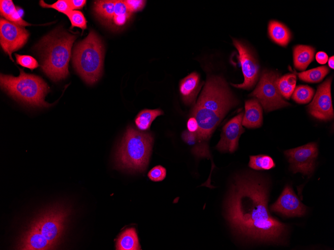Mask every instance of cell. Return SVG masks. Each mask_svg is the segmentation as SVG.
I'll list each match as a JSON object with an SVG mask.
<instances>
[{
	"label": "cell",
	"mask_w": 334,
	"mask_h": 250,
	"mask_svg": "<svg viewBox=\"0 0 334 250\" xmlns=\"http://www.w3.org/2000/svg\"><path fill=\"white\" fill-rule=\"evenodd\" d=\"M296 76L294 73L286 74L280 77L276 81V85L281 95L289 99L292 94L296 85Z\"/></svg>",
	"instance_id": "21"
},
{
	"label": "cell",
	"mask_w": 334,
	"mask_h": 250,
	"mask_svg": "<svg viewBox=\"0 0 334 250\" xmlns=\"http://www.w3.org/2000/svg\"><path fill=\"white\" fill-rule=\"evenodd\" d=\"M16 62L20 65L32 70L37 68L39 64L36 60L32 56L28 55L14 54Z\"/></svg>",
	"instance_id": "29"
},
{
	"label": "cell",
	"mask_w": 334,
	"mask_h": 250,
	"mask_svg": "<svg viewBox=\"0 0 334 250\" xmlns=\"http://www.w3.org/2000/svg\"><path fill=\"white\" fill-rule=\"evenodd\" d=\"M66 15L71 22L72 28L77 27L81 28L82 31L86 28V20L80 10H71Z\"/></svg>",
	"instance_id": "27"
},
{
	"label": "cell",
	"mask_w": 334,
	"mask_h": 250,
	"mask_svg": "<svg viewBox=\"0 0 334 250\" xmlns=\"http://www.w3.org/2000/svg\"><path fill=\"white\" fill-rule=\"evenodd\" d=\"M248 166L256 170H267L274 168L276 164L270 156L258 155L250 156Z\"/></svg>",
	"instance_id": "24"
},
{
	"label": "cell",
	"mask_w": 334,
	"mask_h": 250,
	"mask_svg": "<svg viewBox=\"0 0 334 250\" xmlns=\"http://www.w3.org/2000/svg\"><path fill=\"white\" fill-rule=\"evenodd\" d=\"M316 59L318 63L321 64H325L328 60L327 54L324 51H319L316 55Z\"/></svg>",
	"instance_id": "34"
},
{
	"label": "cell",
	"mask_w": 334,
	"mask_h": 250,
	"mask_svg": "<svg viewBox=\"0 0 334 250\" xmlns=\"http://www.w3.org/2000/svg\"><path fill=\"white\" fill-rule=\"evenodd\" d=\"M128 8L131 12L142 10L146 4V0H124Z\"/></svg>",
	"instance_id": "31"
},
{
	"label": "cell",
	"mask_w": 334,
	"mask_h": 250,
	"mask_svg": "<svg viewBox=\"0 0 334 250\" xmlns=\"http://www.w3.org/2000/svg\"><path fill=\"white\" fill-rule=\"evenodd\" d=\"M331 83L332 78L330 77L318 86L313 100L308 106L309 113L318 119L326 121L334 118Z\"/></svg>",
	"instance_id": "11"
},
{
	"label": "cell",
	"mask_w": 334,
	"mask_h": 250,
	"mask_svg": "<svg viewBox=\"0 0 334 250\" xmlns=\"http://www.w3.org/2000/svg\"><path fill=\"white\" fill-rule=\"evenodd\" d=\"M76 38V36L68 33H54L44 37L40 41L39 45L42 56L41 67L52 80L58 81L68 75L71 49Z\"/></svg>",
	"instance_id": "3"
},
{
	"label": "cell",
	"mask_w": 334,
	"mask_h": 250,
	"mask_svg": "<svg viewBox=\"0 0 334 250\" xmlns=\"http://www.w3.org/2000/svg\"><path fill=\"white\" fill-rule=\"evenodd\" d=\"M0 37L4 51L13 60L12 53L24 46L28 41L29 33L23 26L1 17Z\"/></svg>",
	"instance_id": "9"
},
{
	"label": "cell",
	"mask_w": 334,
	"mask_h": 250,
	"mask_svg": "<svg viewBox=\"0 0 334 250\" xmlns=\"http://www.w3.org/2000/svg\"><path fill=\"white\" fill-rule=\"evenodd\" d=\"M334 56H332L329 58L328 60V64L329 67L332 69H334Z\"/></svg>",
	"instance_id": "35"
},
{
	"label": "cell",
	"mask_w": 334,
	"mask_h": 250,
	"mask_svg": "<svg viewBox=\"0 0 334 250\" xmlns=\"http://www.w3.org/2000/svg\"><path fill=\"white\" fill-rule=\"evenodd\" d=\"M70 7L72 10L76 9H80L86 4V0H68Z\"/></svg>",
	"instance_id": "33"
},
{
	"label": "cell",
	"mask_w": 334,
	"mask_h": 250,
	"mask_svg": "<svg viewBox=\"0 0 334 250\" xmlns=\"http://www.w3.org/2000/svg\"><path fill=\"white\" fill-rule=\"evenodd\" d=\"M270 210L287 217H300L306 213V207L287 185L276 202L270 206Z\"/></svg>",
	"instance_id": "12"
},
{
	"label": "cell",
	"mask_w": 334,
	"mask_h": 250,
	"mask_svg": "<svg viewBox=\"0 0 334 250\" xmlns=\"http://www.w3.org/2000/svg\"><path fill=\"white\" fill-rule=\"evenodd\" d=\"M17 77L0 74V86L8 94L23 103L37 107H48L44 97L50 89L40 77L28 74L20 69Z\"/></svg>",
	"instance_id": "6"
},
{
	"label": "cell",
	"mask_w": 334,
	"mask_h": 250,
	"mask_svg": "<svg viewBox=\"0 0 334 250\" xmlns=\"http://www.w3.org/2000/svg\"><path fill=\"white\" fill-rule=\"evenodd\" d=\"M278 73L264 70L256 89L250 94L260 103L266 112H270L290 104L284 100L276 85Z\"/></svg>",
	"instance_id": "7"
},
{
	"label": "cell",
	"mask_w": 334,
	"mask_h": 250,
	"mask_svg": "<svg viewBox=\"0 0 334 250\" xmlns=\"http://www.w3.org/2000/svg\"><path fill=\"white\" fill-rule=\"evenodd\" d=\"M245 112L242 117V125L248 128H258L262 125V109L256 99L245 102Z\"/></svg>",
	"instance_id": "15"
},
{
	"label": "cell",
	"mask_w": 334,
	"mask_h": 250,
	"mask_svg": "<svg viewBox=\"0 0 334 250\" xmlns=\"http://www.w3.org/2000/svg\"><path fill=\"white\" fill-rule=\"evenodd\" d=\"M328 72L329 69L326 66H322L300 73L294 71V73L304 81L317 83L322 81Z\"/></svg>",
	"instance_id": "23"
},
{
	"label": "cell",
	"mask_w": 334,
	"mask_h": 250,
	"mask_svg": "<svg viewBox=\"0 0 334 250\" xmlns=\"http://www.w3.org/2000/svg\"><path fill=\"white\" fill-rule=\"evenodd\" d=\"M233 43L238 52L239 60L244 76V81L240 84L232 83V85L236 88L250 89L254 85L258 79V63L249 49L244 43L236 39H233Z\"/></svg>",
	"instance_id": "10"
},
{
	"label": "cell",
	"mask_w": 334,
	"mask_h": 250,
	"mask_svg": "<svg viewBox=\"0 0 334 250\" xmlns=\"http://www.w3.org/2000/svg\"><path fill=\"white\" fill-rule=\"evenodd\" d=\"M201 86L200 75L196 72L190 73L180 80L179 90L186 104L190 105L194 102Z\"/></svg>",
	"instance_id": "14"
},
{
	"label": "cell",
	"mask_w": 334,
	"mask_h": 250,
	"mask_svg": "<svg viewBox=\"0 0 334 250\" xmlns=\"http://www.w3.org/2000/svg\"><path fill=\"white\" fill-rule=\"evenodd\" d=\"M188 131L191 133H197L199 130L198 123L194 117L191 116L186 124Z\"/></svg>",
	"instance_id": "32"
},
{
	"label": "cell",
	"mask_w": 334,
	"mask_h": 250,
	"mask_svg": "<svg viewBox=\"0 0 334 250\" xmlns=\"http://www.w3.org/2000/svg\"><path fill=\"white\" fill-rule=\"evenodd\" d=\"M104 55L102 41L92 30L74 47L72 62L76 71L86 83L92 84L100 78Z\"/></svg>",
	"instance_id": "5"
},
{
	"label": "cell",
	"mask_w": 334,
	"mask_h": 250,
	"mask_svg": "<svg viewBox=\"0 0 334 250\" xmlns=\"http://www.w3.org/2000/svg\"><path fill=\"white\" fill-rule=\"evenodd\" d=\"M153 141L151 133L128 127L116 153L117 166L130 171H145L149 162Z\"/></svg>",
	"instance_id": "4"
},
{
	"label": "cell",
	"mask_w": 334,
	"mask_h": 250,
	"mask_svg": "<svg viewBox=\"0 0 334 250\" xmlns=\"http://www.w3.org/2000/svg\"><path fill=\"white\" fill-rule=\"evenodd\" d=\"M40 4L43 7L52 8L66 15L72 10L69 5L68 0H58L51 4L46 3L44 0H40Z\"/></svg>",
	"instance_id": "28"
},
{
	"label": "cell",
	"mask_w": 334,
	"mask_h": 250,
	"mask_svg": "<svg viewBox=\"0 0 334 250\" xmlns=\"http://www.w3.org/2000/svg\"><path fill=\"white\" fill-rule=\"evenodd\" d=\"M244 113L241 112L228 121L222 128L220 139L216 148L222 152L233 153L238 145V140L244 132L242 120Z\"/></svg>",
	"instance_id": "13"
},
{
	"label": "cell",
	"mask_w": 334,
	"mask_h": 250,
	"mask_svg": "<svg viewBox=\"0 0 334 250\" xmlns=\"http://www.w3.org/2000/svg\"><path fill=\"white\" fill-rule=\"evenodd\" d=\"M163 114L164 112L160 109H144L136 116L134 119L135 124L140 131H147L150 129L154 120Z\"/></svg>",
	"instance_id": "20"
},
{
	"label": "cell",
	"mask_w": 334,
	"mask_h": 250,
	"mask_svg": "<svg viewBox=\"0 0 334 250\" xmlns=\"http://www.w3.org/2000/svg\"><path fill=\"white\" fill-rule=\"evenodd\" d=\"M116 0H100L94 2V10L100 17L108 21H112Z\"/></svg>",
	"instance_id": "22"
},
{
	"label": "cell",
	"mask_w": 334,
	"mask_h": 250,
	"mask_svg": "<svg viewBox=\"0 0 334 250\" xmlns=\"http://www.w3.org/2000/svg\"><path fill=\"white\" fill-rule=\"evenodd\" d=\"M0 15L6 20L22 26L30 25L18 13L12 0H0Z\"/></svg>",
	"instance_id": "19"
},
{
	"label": "cell",
	"mask_w": 334,
	"mask_h": 250,
	"mask_svg": "<svg viewBox=\"0 0 334 250\" xmlns=\"http://www.w3.org/2000/svg\"><path fill=\"white\" fill-rule=\"evenodd\" d=\"M132 14V12L129 10L124 0H116L112 19L116 25H123L130 17Z\"/></svg>",
	"instance_id": "25"
},
{
	"label": "cell",
	"mask_w": 334,
	"mask_h": 250,
	"mask_svg": "<svg viewBox=\"0 0 334 250\" xmlns=\"http://www.w3.org/2000/svg\"><path fill=\"white\" fill-rule=\"evenodd\" d=\"M268 32L270 38L282 46H286L291 39V33L288 28L283 23L276 20L270 21Z\"/></svg>",
	"instance_id": "17"
},
{
	"label": "cell",
	"mask_w": 334,
	"mask_h": 250,
	"mask_svg": "<svg viewBox=\"0 0 334 250\" xmlns=\"http://www.w3.org/2000/svg\"><path fill=\"white\" fill-rule=\"evenodd\" d=\"M116 250H140L138 237L134 228L126 229L120 234L116 241Z\"/></svg>",
	"instance_id": "18"
},
{
	"label": "cell",
	"mask_w": 334,
	"mask_h": 250,
	"mask_svg": "<svg viewBox=\"0 0 334 250\" xmlns=\"http://www.w3.org/2000/svg\"><path fill=\"white\" fill-rule=\"evenodd\" d=\"M268 186L252 176L238 177L226 205L227 220L239 235L256 241L280 243L288 226L272 217L268 208Z\"/></svg>",
	"instance_id": "1"
},
{
	"label": "cell",
	"mask_w": 334,
	"mask_h": 250,
	"mask_svg": "<svg viewBox=\"0 0 334 250\" xmlns=\"http://www.w3.org/2000/svg\"><path fill=\"white\" fill-rule=\"evenodd\" d=\"M166 168L161 165H157L148 172V176L152 181L159 182L162 181L166 178Z\"/></svg>",
	"instance_id": "30"
},
{
	"label": "cell",
	"mask_w": 334,
	"mask_h": 250,
	"mask_svg": "<svg viewBox=\"0 0 334 250\" xmlns=\"http://www.w3.org/2000/svg\"><path fill=\"white\" fill-rule=\"evenodd\" d=\"M284 154L290 163V170L294 173L300 172L309 176L314 172L318 155V146L316 143H309L286 150Z\"/></svg>",
	"instance_id": "8"
},
{
	"label": "cell",
	"mask_w": 334,
	"mask_h": 250,
	"mask_svg": "<svg viewBox=\"0 0 334 250\" xmlns=\"http://www.w3.org/2000/svg\"><path fill=\"white\" fill-rule=\"evenodd\" d=\"M68 213L54 207L45 211L32 221L22 233L16 249L46 250L55 248L64 231Z\"/></svg>",
	"instance_id": "2"
},
{
	"label": "cell",
	"mask_w": 334,
	"mask_h": 250,
	"mask_svg": "<svg viewBox=\"0 0 334 250\" xmlns=\"http://www.w3.org/2000/svg\"><path fill=\"white\" fill-rule=\"evenodd\" d=\"M314 94V90L308 85H299L294 90L292 98L297 103L306 104L309 102Z\"/></svg>",
	"instance_id": "26"
},
{
	"label": "cell",
	"mask_w": 334,
	"mask_h": 250,
	"mask_svg": "<svg viewBox=\"0 0 334 250\" xmlns=\"http://www.w3.org/2000/svg\"><path fill=\"white\" fill-rule=\"evenodd\" d=\"M315 49L308 45H298L293 50L294 63L300 70H305L314 58Z\"/></svg>",
	"instance_id": "16"
}]
</instances>
